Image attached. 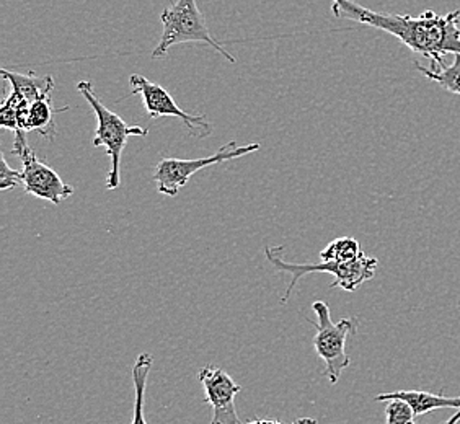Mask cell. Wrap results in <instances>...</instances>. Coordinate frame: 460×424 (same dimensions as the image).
<instances>
[{"instance_id":"7a4b0ae2","label":"cell","mask_w":460,"mask_h":424,"mask_svg":"<svg viewBox=\"0 0 460 424\" xmlns=\"http://www.w3.org/2000/svg\"><path fill=\"white\" fill-rule=\"evenodd\" d=\"M265 255L268 261L275 266L279 273H288L291 276V283L288 284L286 292L281 297V304H286L291 297L292 291L297 281L305 274L328 273L335 278L332 287H341L345 291L353 292L361 286L367 283L374 278L376 269L379 266V260L374 257H367L361 253L359 257L349 260V261H320L317 265H296L284 260V247H265Z\"/></svg>"},{"instance_id":"5b68a950","label":"cell","mask_w":460,"mask_h":424,"mask_svg":"<svg viewBox=\"0 0 460 424\" xmlns=\"http://www.w3.org/2000/svg\"><path fill=\"white\" fill-rule=\"evenodd\" d=\"M312 310L317 317L314 348L325 364L323 375L330 380V384H337L343 371L351 364L346 353V341L358 331V322L354 318H343L338 323H333L330 317V307L323 301L314 302Z\"/></svg>"},{"instance_id":"5bb4252c","label":"cell","mask_w":460,"mask_h":424,"mask_svg":"<svg viewBox=\"0 0 460 424\" xmlns=\"http://www.w3.org/2000/svg\"><path fill=\"white\" fill-rule=\"evenodd\" d=\"M416 69L425 75L426 79L436 82L441 89L460 95V54L454 56L451 66H443L441 69H428L415 62Z\"/></svg>"},{"instance_id":"ffe728a7","label":"cell","mask_w":460,"mask_h":424,"mask_svg":"<svg viewBox=\"0 0 460 424\" xmlns=\"http://www.w3.org/2000/svg\"><path fill=\"white\" fill-rule=\"evenodd\" d=\"M309 424H319V423H317V420H314V418H309Z\"/></svg>"},{"instance_id":"277c9868","label":"cell","mask_w":460,"mask_h":424,"mask_svg":"<svg viewBox=\"0 0 460 424\" xmlns=\"http://www.w3.org/2000/svg\"><path fill=\"white\" fill-rule=\"evenodd\" d=\"M80 95L87 100L92 110L97 115V131L95 139L92 142L93 147H105L108 157L111 159V170L108 172V190H118L121 186V155L129 137L139 136L146 137L149 131L141 126H129L123 121V118L108 110L102 103V100L95 95L93 85L89 80H80L77 84Z\"/></svg>"},{"instance_id":"2e32d148","label":"cell","mask_w":460,"mask_h":424,"mask_svg":"<svg viewBox=\"0 0 460 424\" xmlns=\"http://www.w3.org/2000/svg\"><path fill=\"white\" fill-rule=\"evenodd\" d=\"M385 424H415V413L403 400H387L385 402Z\"/></svg>"},{"instance_id":"6da1fadb","label":"cell","mask_w":460,"mask_h":424,"mask_svg":"<svg viewBox=\"0 0 460 424\" xmlns=\"http://www.w3.org/2000/svg\"><path fill=\"white\" fill-rule=\"evenodd\" d=\"M332 13L399 38L408 49L428 57L431 69L443 67L446 54H460V9L444 15L426 10L411 17L376 12L356 0H332Z\"/></svg>"},{"instance_id":"9a60e30c","label":"cell","mask_w":460,"mask_h":424,"mask_svg":"<svg viewBox=\"0 0 460 424\" xmlns=\"http://www.w3.org/2000/svg\"><path fill=\"white\" fill-rule=\"evenodd\" d=\"M363 253L361 245L353 237H340L330 242L327 247L322 250L320 260L322 261H349Z\"/></svg>"},{"instance_id":"d6986e66","label":"cell","mask_w":460,"mask_h":424,"mask_svg":"<svg viewBox=\"0 0 460 424\" xmlns=\"http://www.w3.org/2000/svg\"><path fill=\"white\" fill-rule=\"evenodd\" d=\"M460 423V408L454 413V415L446 421V423L443 424H459Z\"/></svg>"},{"instance_id":"9c48e42d","label":"cell","mask_w":460,"mask_h":424,"mask_svg":"<svg viewBox=\"0 0 460 424\" xmlns=\"http://www.w3.org/2000/svg\"><path fill=\"white\" fill-rule=\"evenodd\" d=\"M18 157L22 160V186L27 193L53 204H61L62 199L74 195V188L67 185L56 170L38 159L33 149L27 147Z\"/></svg>"},{"instance_id":"ac0fdd59","label":"cell","mask_w":460,"mask_h":424,"mask_svg":"<svg viewBox=\"0 0 460 424\" xmlns=\"http://www.w3.org/2000/svg\"><path fill=\"white\" fill-rule=\"evenodd\" d=\"M245 424H281L275 421V420H265V418H257V420H253V421H250V423ZM292 424H309V418H301V420H297V421H294Z\"/></svg>"},{"instance_id":"4fadbf2b","label":"cell","mask_w":460,"mask_h":424,"mask_svg":"<svg viewBox=\"0 0 460 424\" xmlns=\"http://www.w3.org/2000/svg\"><path fill=\"white\" fill-rule=\"evenodd\" d=\"M154 358L149 353H141L137 356L133 366V385L134 393V418L131 424H147L144 416V402H146V387H147V377L151 372Z\"/></svg>"},{"instance_id":"8992f818","label":"cell","mask_w":460,"mask_h":424,"mask_svg":"<svg viewBox=\"0 0 460 424\" xmlns=\"http://www.w3.org/2000/svg\"><path fill=\"white\" fill-rule=\"evenodd\" d=\"M261 144L253 142L248 146H235V141L224 144L219 151L209 155V157H199V159H175V157H165L160 160L154 172V183L157 185L159 193L165 196H177L180 188L190 181V178L195 175L196 172L204 170L206 167L219 165L229 160L245 157L247 154L260 151Z\"/></svg>"},{"instance_id":"e0dca14e","label":"cell","mask_w":460,"mask_h":424,"mask_svg":"<svg viewBox=\"0 0 460 424\" xmlns=\"http://www.w3.org/2000/svg\"><path fill=\"white\" fill-rule=\"evenodd\" d=\"M23 185V178H22V172H17L10 167L5 160V155L0 154V190L7 191L12 188Z\"/></svg>"},{"instance_id":"3957f363","label":"cell","mask_w":460,"mask_h":424,"mask_svg":"<svg viewBox=\"0 0 460 424\" xmlns=\"http://www.w3.org/2000/svg\"><path fill=\"white\" fill-rule=\"evenodd\" d=\"M160 22L164 31L159 45L152 51V59L165 57L173 46L204 43L222 54L230 64L237 62V59L227 53L224 46L211 35L201 10L198 9L196 0H177L160 13Z\"/></svg>"},{"instance_id":"ba28073f","label":"cell","mask_w":460,"mask_h":424,"mask_svg":"<svg viewBox=\"0 0 460 424\" xmlns=\"http://www.w3.org/2000/svg\"><path fill=\"white\" fill-rule=\"evenodd\" d=\"M198 379L203 385L206 403L213 407L211 424H243L235 410L240 385L227 372L216 366H206L199 371Z\"/></svg>"},{"instance_id":"52a82bcc","label":"cell","mask_w":460,"mask_h":424,"mask_svg":"<svg viewBox=\"0 0 460 424\" xmlns=\"http://www.w3.org/2000/svg\"><path fill=\"white\" fill-rule=\"evenodd\" d=\"M129 87L133 95H141L142 103L152 119L157 118H177L185 124L188 133L195 137H208L213 133L211 124L206 121V115H190L183 111L173 97L159 84H152L144 75L133 74L129 77Z\"/></svg>"},{"instance_id":"30bf717a","label":"cell","mask_w":460,"mask_h":424,"mask_svg":"<svg viewBox=\"0 0 460 424\" xmlns=\"http://www.w3.org/2000/svg\"><path fill=\"white\" fill-rule=\"evenodd\" d=\"M403 400L413 410L415 416L426 415L434 410L443 408H460V397H443L429 392L421 390H397V392H387L376 397V402H387V400Z\"/></svg>"},{"instance_id":"8fae6325","label":"cell","mask_w":460,"mask_h":424,"mask_svg":"<svg viewBox=\"0 0 460 424\" xmlns=\"http://www.w3.org/2000/svg\"><path fill=\"white\" fill-rule=\"evenodd\" d=\"M2 77L10 82L12 92L17 93L18 97L28 102L30 105L38 98L43 97L46 93H51L54 90V79L51 75L38 77L33 72L20 74V72L2 69Z\"/></svg>"},{"instance_id":"7c38bea8","label":"cell","mask_w":460,"mask_h":424,"mask_svg":"<svg viewBox=\"0 0 460 424\" xmlns=\"http://www.w3.org/2000/svg\"><path fill=\"white\" fill-rule=\"evenodd\" d=\"M69 108H54L51 103V93H46L41 98H38L30 105V113H28V133H35L43 136L46 139L53 141L56 137V124H54V115L67 111Z\"/></svg>"}]
</instances>
